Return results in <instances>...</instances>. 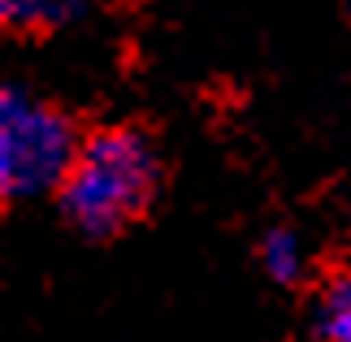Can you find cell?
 I'll return each instance as SVG.
<instances>
[{
  "label": "cell",
  "instance_id": "6da1fadb",
  "mask_svg": "<svg viewBox=\"0 0 351 342\" xmlns=\"http://www.w3.org/2000/svg\"><path fill=\"white\" fill-rule=\"evenodd\" d=\"M156 191V156L143 134L100 130L78 143L70 178L61 186L65 212L87 234H117L147 208Z\"/></svg>",
  "mask_w": 351,
  "mask_h": 342
},
{
  "label": "cell",
  "instance_id": "7a4b0ae2",
  "mask_svg": "<svg viewBox=\"0 0 351 342\" xmlns=\"http://www.w3.org/2000/svg\"><path fill=\"white\" fill-rule=\"evenodd\" d=\"M78 139L52 104L18 87L0 95V191L9 199L65 186Z\"/></svg>",
  "mask_w": 351,
  "mask_h": 342
},
{
  "label": "cell",
  "instance_id": "3957f363",
  "mask_svg": "<svg viewBox=\"0 0 351 342\" xmlns=\"http://www.w3.org/2000/svg\"><path fill=\"white\" fill-rule=\"evenodd\" d=\"M91 0H0V18L22 31H52V26H70L83 18Z\"/></svg>",
  "mask_w": 351,
  "mask_h": 342
},
{
  "label": "cell",
  "instance_id": "277c9868",
  "mask_svg": "<svg viewBox=\"0 0 351 342\" xmlns=\"http://www.w3.org/2000/svg\"><path fill=\"white\" fill-rule=\"evenodd\" d=\"M317 325L326 342H351V278H334L317 304Z\"/></svg>",
  "mask_w": 351,
  "mask_h": 342
},
{
  "label": "cell",
  "instance_id": "5b68a950",
  "mask_svg": "<svg viewBox=\"0 0 351 342\" xmlns=\"http://www.w3.org/2000/svg\"><path fill=\"white\" fill-rule=\"evenodd\" d=\"M261 265H265V273L274 282H295L304 273V247H300V239H295L291 230H274V234H265Z\"/></svg>",
  "mask_w": 351,
  "mask_h": 342
}]
</instances>
